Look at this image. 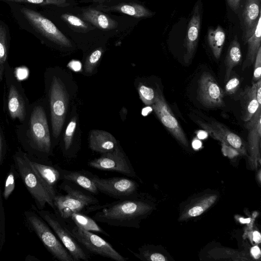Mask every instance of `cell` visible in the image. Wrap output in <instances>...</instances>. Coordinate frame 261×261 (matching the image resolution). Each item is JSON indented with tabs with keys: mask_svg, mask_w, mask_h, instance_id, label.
Masks as SVG:
<instances>
[{
	"mask_svg": "<svg viewBox=\"0 0 261 261\" xmlns=\"http://www.w3.org/2000/svg\"><path fill=\"white\" fill-rule=\"evenodd\" d=\"M150 209L143 196L137 193L112 202L92 205L85 212H96L93 219L110 226L139 228L141 221Z\"/></svg>",
	"mask_w": 261,
	"mask_h": 261,
	"instance_id": "cell-1",
	"label": "cell"
},
{
	"mask_svg": "<svg viewBox=\"0 0 261 261\" xmlns=\"http://www.w3.org/2000/svg\"><path fill=\"white\" fill-rule=\"evenodd\" d=\"M20 27L37 37L56 44L70 47L69 39L49 19L39 12L20 4L8 3Z\"/></svg>",
	"mask_w": 261,
	"mask_h": 261,
	"instance_id": "cell-2",
	"label": "cell"
},
{
	"mask_svg": "<svg viewBox=\"0 0 261 261\" xmlns=\"http://www.w3.org/2000/svg\"><path fill=\"white\" fill-rule=\"evenodd\" d=\"M63 188L65 194L56 195L54 203L55 210L64 220L70 219L73 213H82L84 210L99 203L96 198L74 189L67 184Z\"/></svg>",
	"mask_w": 261,
	"mask_h": 261,
	"instance_id": "cell-3",
	"label": "cell"
},
{
	"mask_svg": "<svg viewBox=\"0 0 261 261\" xmlns=\"http://www.w3.org/2000/svg\"><path fill=\"white\" fill-rule=\"evenodd\" d=\"M15 161L21 176L29 192L42 207L48 204L55 210V196L38 176L25 155H16Z\"/></svg>",
	"mask_w": 261,
	"mask_h": 261,
	"instance_id": "cell-4",
	"label": "cell"
},
{
	"mask_svg": "<svg viewBox=\"0 0 261 261\" xmlns=\"http://www.w3.org/2000/svg\"><path fill=\"white\" fill-rule=\"evenodd\" d=\"M189 117L208 135L221 141L225 147L229 145L236 149L242 148L243 142L241 138L223 123L197 111L191 112Z\"/></svg>",
	"mask_w": 261,
	"mask_h": 261,
	"instance_id": "cell-5",
	"label": "cell"
},
{
	"mask_svg": "<svg viewBox=\"0 0 261 261\" xmlns=\"http://www.w3.org/2000/svg\"><path fill=\"white\" fill-rule=\"evenodd\" d=\"M42 217L57 234L74 261H88L90 259V254L84 249L72 233L64 219L60 216L48 213H44Z\"/></svg>",
	"mask_w": 261,
	"mask_h": 261,
	"instance_id": "cell-6",
	"label": "cell"
},
{
	"mask_svg": "<svg viewBox=\"0 0 261 261\" xmlns=\"http://www.w3.org/2000/svg\"><path fill=\"white\" fill-rule=\"evenodd\" d=\"M49 102L53 134L57 138L64 122L68 95L62 81L55 76L53 77L50 87Z\"/></svg>",
	"mask_w": 261,
	"mask_h": 261,
	"instance_id": "cell-7",
	"label": "cell"
},
{
	"mask_svg": "<svg viewBox=\"0 0 261 261\" xmlns=\"http://www.w3.org/2000/svg\"><path fill=\"white\" fill-rule=\"evenodd\" d=\"M69 229L78 242L89 252L116 261H126L107 241L91 231L82 229L76 226Z\"/></svg>",
	"mask_w": 261,
	"mask_h": 261,
	"instance_id": "cell-8",
	"label": "cell"
},
{
	"mask_svg": "<svg viewBox=\"0 0 261 261\" xmlns=\"http://www.w3.org/2000/svg\"><path fill=\"white\" fill-rule=\"evenodd\" d=\"M92 178L99 192L117 200L129 197L138 193V184L128 178H101L93 174Z\"/></svg>",
	"mask_w": 261,
	"mask_h": 261,
	"instance_id": "cell-9",
	"label": "cell"
},
{
	"mask_svg": "<svg viewBox=\"0 0 261 261\" xmlns=\"http://www.w3.org/2000/svg\"><path fill=\"white\" fill-rule=\"evenodd\" d=\"M88 166L102 171L115 172L135 178V171L124 152L118 146L113 151L89 161Z\"/></svg>",
	"mask_w": 261,
	"mask_h": 261,
	"instance_id": "cell-10",
	"label": "cell"
},
{
	"mask_svg": "<svg viewBox=\"0 0 261 261\" xmlns=\"http://www.w3.org/2000/svg\"><path fill=\"white\" fill-rule=\"evenodd\" d=\"M29 136L39 150L49 152L51 141L47 120L44 110L40 106L34 107L31 114Z\"/></svg>",
	"mask_w": 261,
	"mask_h": 261,
	"instance_id": "cell-11",
	"label": "cell"
},
{
	"mask_svg": "<svg viewBox=\"0 0 261 261\" xmlns=\"http://www.w3.org/2000/svg\"><path fill=\"white\" fill-rule=\"evenodd\" d=\"M155 94L154 101L151 105L155 114L170 134L180 143L187 145L188 142L185 132L173 115L159 86Z\"/></svg>",
	"mask_w": 261,
	"mask_h": 261,
	"instance_id": "cell-12",
	"label": "cell"
},
{
	"mask_svg": "<svg viewBox=\"0 0 261 261\" xmlns=\"http://www.w3.org/2000/svg\"><path fill=\"white\" fill-rule=\"evenodd\" d=\"M29 219L45 247L56 259L60 261H74L60 240L44 222L35 216L30 217Z\"/></svg>",
	"mask_w": 261,
	"mask_h": 261,
	"instance_id": "cell-13",
	"label": "cell"
},
{
	"mask_svg": "<svg viewBox=\"0 0 261 261\" xmlns=\"http://www.w3.org/2000/svg\"><path fill=\"white\" fill-rule=\"evenodd\" d=\"M197 95L199 101L206 108L213 109L225 106L222 89L208 72H203L198 81Z\"/></svg>",
	"mask_w": 261,
	"mask_h": 261,
	"instance_id": "cell-14",
	"label": "cell"
},
{
	"mask_svg": "<svg viewBox=\"0 0 261 261\" xmlns=\"http://www.w3.org/2000/svg\"><path fill=\"white\" fill-rule=\"evenodd\" d=\"M202 5L200 1L195 4L188 24L185 40L186 53L184 59L188 63L192 59L197 48L200 31Z\"/></svg>",
	"mask_w": 261,
	"mask_h": 261,
	"instance_id": "cell-15",
	"label": "cell"
},
{
	"mask_svg": "<svg viewBox=\"0 0 261 261\" xmlns=\"http://www.w3.org/2000/svg\"><path fill=\"white\" fill-rule=\"evenodd\" d=\"M261 0H245L242 11L244 43L252 35L260 14Z\"/></svg>",
	"mask_w": 261,
	"mask_h": 261,
	"instance_id": "cell-16",
	"label": "cell"
},
{
	"mask_svg": "<svg viewBox=\"0 0 261 261\" xmlns=\"http://www.w3.org/2000/svg\"><path fill=\"white\" fill-rule=\"evenodd\" d=\"M89 140L91 149L102 154L112 152L118 146L116 139L112 135L101 130L90 131Z\"/></svg>",
	"mask_w": 261,
	"mask_h": 261,
	"instance_id": "cell-17",
	"label": "cell"
},
{
	"mask_svg": "<svg viewBox=\"0 0 261 261\" xmlns=\"http://www.w3.org/2000/svg\"><path fill=\"white\" fill-rule=\"evenodd\" d=\"M7 104L8 112L12 118H17L20 122L25 120L27 108L24 97L13 83L9 87Z\"/></svg>",
	"mask_w": 261,
	"mask_h": 261,
	"instance_id": "cell-18",
	"label": "cell"
},
{
	"mask_svg": "<svg viewBox=\"0 0 261 261\" xmlns=\"http://www.w3.org/2000/svg\"><path fill=\"white\" fill-rule=\"evenodd\" d=\"M241 107L242 119L245 122L248 121L261 106L256 98V82L251 86L246 87L239 94Z\"/></svg>",
	"mask_w": 261,
	"mask_h": 261,
	"instance_id": "cell-19",
	"label": "cell"
},
{
	"mask_svg": "<svg viewBox=\"0 0 261 261\" xmlns=\"http://www.w3.org/2000/svg\"><path fill=\"white\" fill-rule=\"evenodd\" d=\"M59 170L61 178L64 180L73 182L92 194H98L99 191L92 180V173L85 170L73 171L62 169Z\"/></svg>",
	"mask_w": 261,
	"mask_h": 261,
	"instance_id": "cell-20",
	"label": "cell"
},
{
	"mask_svg": "<svg viewBox=\"0 0 261 261\" xmlns=\"http://www.w3.org/2000/svg\"><path fill=\"white\" fill-rule=\"evenodd\" d=\"M28 162L41 180L55 196V187L61 178L59 169L50 166L32 162L29 158Z\"/></svg>",
	"mask_w": 261,
	"mask_h": 261,
	"instance_id": "cell-21",
	"label": "cell"
},
{
	"mask_svg": "<svg viewBox=\"0 0 261 261\" xmlns=\"http://www.w3.org/2000/svg\"><path fill=\"white\" fill-rule=\"evenodd\" d=\"M261 42V15L259 16L257 23L252 35L245 43H247V52L246 60L242 65V70L249 67L254 64Z\"/></svg>",
	"mask_w": 261,
	"mask_h": 261,
	"instance_id": "cell-22",
	"label": "cell"
},
{
	"mask_svg": "<svg viewBox=\"0 0 261 261\" xmlns=\"http://www.w3.org/2000/svg\"><path fill=\"white\" fill-rule=\"evenodd\" d=\"M83 19L103 30H111L117 27V22L105 13L92 8H88L82 14Z\"/></svg>",
	"mask_w": 261,
	"mask_h": 261,
	"instance_id": "cell-23",
	"label": "cell"
},
{
	"mask_svg": "<svg viewBox=\"0 0 261 261\" xmlns=\"http://www.w3.org/2000/svg\"><path fill=\"white\" fill-rule=\"evenodd\" d=\"M242 55L240 44L237 36H235L227 49L225 60V81L229 79L232 69L239 65L242 61Z\"/></svg>",
	"mask_w": 261,
	"mask_h": 261,
	"instance_id": "cell-24",
	"label": "cell"
},
{
	"mask_svg": "<svg viewBox=\"0 0 261 261\" xmlns=\"http://www.w3.org/2000/svg\"><path fill=\"white\" fill-rule=\"evenodd\" d=\"M106 10L116 11L136 18L151 17L154 13L142 5L136 3H123L105 8Z\"/></svg>",
	"mask_w": 261,
	"mask_h": 261,
	"instance_id": "cell-25",
	"label": "cell"
},
{
	"mask_svg": "<svg viewBox=\"0 0 261 261\" xmlns=\"http://www.w3.org/2000/svg\"><path fill=\"white\" fill-rule=\"evenodd\" d=\"M225 33L220 25L208 29L207 40L212 52L216 59H219L225 40Z\"/></svg>",
	"mask_w": 261,
	"mask_h": 261,
	"instance_id": "cell-26",
	"label": "cell"
},
{
	"mask_svg": "<svg viewBox=\"0 0 261 261\" xmlns=\"http://www.w3.org/2000/svg\"><path fill=\"white\" fill-rule=\"evenodd\" d=\"M9 32L6 24L0 20V81L3 80L7 64Z\"/></svg>",
	"mask_w": 261,
	"mask_h": 261,
	"instance_id": "cell-27",
	"label": "cell"
},
{
	"mask_svg": "<svg viewBox=\"0 0 261 261\" xmlns=\"http://www.w3.org/2000/svg\"><path fill=\"white\" fill-rule=\"evenodd\" d=\"M78 227L91 232H96L110 237L109 234L100 227L96 221L82 213L72 214L70 218Z\"/></svg>",
	"mask_w": 261,
	"mask_h": 261,
	"instance_id": "cell-28",
	"label": "cell"
},
{
	"mask_svg": "<svg viewBox=\"0 0 261 261\" xmlns=\"http://www.w3.org/2000/svg\"><path fill=\"white\" fill-rule=\"evenodd\" d=\"M8 3L27 4L40 6L53 5L65 7L69 5L66 0H0Z\"/></svg>",
	"mask_w": 261,
	"mask_h": 261,
	"instance_id": "cell-29",
	"label": "cell"
},
{
	"mask_svg": "<svg viewBox=\"0 0 261 261\" xmlns=\"http://www.w3.org/2000/svg\"><path fill=\"white\" fill-rule=\"evenodd\" d=\"M76 126V118L73 117L67 126L64 136V149L67 156L68 151L71 150L73 143V138Z\"/></svg>",
	"mask_w": 261,
	"mask_h": 261,
	"instance_id": "cell-30",
	"label": "cell"
},
{
	"mask_svg": "<svg viewBox=\"0 0 261 261\" xmlns=\"http://www.w3.org/2000/svg\"><path fill=\"white\" fill-rule=\"evenodd\" d=\"M138 89L140 97L143 103L147 106H151L154 102L155 96L154 90L143 84H140Z\"/></svg>",
	"mask_w": 261,
	"mask_h": 261,
	"instance_id": "cell-31",
	"label": "cell"
},
{
	"mask_svg": "<svg viewBox=\"0 0 261 261\" xmlns=\"http://www.w3.org/2000/svg\"><path fill=\"white\" fill-rule=\"evenodd\" d=\"M101 48L93 51L87 58L85 64V70L87 73H92L98 63L102 54Z\"/></svg>",
	"mask_w": 261,
	"mask_h": 261,
	"instance_id": "cell-32",
	"label": "cell"
},
{
	"mask_svg": "<svg viewBox=\"0 0 261 261\" xmlns=\"http://www.w3.org/2000/svg\"><path fill=\"white\" fill-rule=\"evenodd\" d=\"M61 18L68 24L74 27L83 29H87L88 28L87 24L82 19L76 16L63 14L61 15Z\"/></svg>",
	"mask_w": 261,
	"mask_h": 261,
	"instance_id": "cell-33",
	"label": "cell"
},
{
	"mask_svg": "<svg viewBox=\"0 0 261 261\" xmlns=\"http://www.w3.org/2000/svg\"><path fill=\"white\" fill-rule=\"evenodd\" d=\"M254 64L252 83H255L261 80V47L258 50Z\"/></svg>",
	"mask_w": 261,
	"mask_h": 261,
	"instance_id": "cell-34",
	"label": "cell"
},
{
	"mask_svg": "<svg viewBox=\"0 0 261 261\" xmlns=\"http://www.w3.org/2000/svg\"><path fill=\"white\" fill-rule=\"evenodd\" d=\"M240 86V81L238 77L234 76L228 79L225 86V93L227 95L234 94Z\"/></svg>",
	"mask_w": 261,
	"mask_h": 261,
	"instance_id": "cell-35",
	"label": "cell"
},
{
	"mask_svg": "<svg viewBox=\"0 0 261 261\" xmlns=\"http://www.w3.org/2000/svg\"><path fill=\"white\" fill-rule=\"evenodd\" d=\"M14 188L15 179L14 174L12 172H10L6 179L4 191V196L6 199L9 197L13 191Z\"/></svg>",
	"mask_w": 261,
	"mask_h": 261,
	"instance_id": "cell-36",
	"label": "cell"
},
{
	"mask_svg": "<svg viewBox=\"0 0 261 261\" xmlns=\"http://www.w3.org/2000/svg\"><path fill=\"white\" fill-rule=\"evenodd\" d=\"M242 0H226L230 8L236 13L238 14L240 9Z\"/></svg>",
	"mask_w": 261,
	"mask_h": 261,
	"instance_id": "cell-37",
	"label": "cell"
},
{
	"mask_svg": "<svg viewBox=\"0 0 261 261\" xmlns=\"http://www.w3.org/2000/svg\"><path fill=\"white\" fill-rule=\"evenodd\" d=\"M205 209V207L196 205L189 211L188 214L191 217L197 216L201 215Z\"/></svg>",
	"mask_w": 261,
	"mask_h": 261,
	"instance_id": "cell-38",
	"label": "cell"
},
{
	"mask_svg": "<svg viewBox=\"0 0 261 261\" xmlns=\"http://www.w3.org/2000/svg\"><path fill=\"white\" fill-rule=\"evenodd\" d=\"M256 98L259 105H261V80L256 82Z\"/></svg>",
	"mask_w": 261,
	"mask_h": 261,
	"instance_id": "cell-39",
	"label": "cell"
},
{
	"mask_svg": "<svg viewBox=\"0 0 261 261\" xmlns=\"http://www.w3.org/2000/svg\"><path fill=\"white\" fill-rule=\"evenodd\" d=\"M251 253L255 258H258L260 256V249L257 246H255L251 248Z\"/></svg>",
	"mask_w": 261,
	"mask_h": 261,
	"instance_id": "cell-40",
	"label": "cell"
},
{
	"mask_svg": "<svg viewBox=\"0 0 261 261\" xmlns=\"http://www.w3.org/2000/svg\"><path fill=\"white\" fill-rule=\"evenodd\" d=\"M253 238L255 242L259 243L260 242L261 236L259 232L257 231H254L253 233Z\"/></svg>",
	"mask_w": 261,
	"mask_h": 261,
	"instance_id": "cell-41",
	"label": "cell"
},
{
	"mask_svg": "<svg viewBox=\"0 0 261 261\" xmlns=\"http://www.w3.org/2000/svg\"><path fill=\"white\" fill-rule=\"evenodd\" d=\"M192 146L194 149H197L201 147V143L200 141L196 140L193 142Z\"/></svg>",
	"mask_w": 261,
	"mask_h": 261,
	"instance_id": "cell-42",
	"label": "cell"
},
{
	"mask_svg": "<svg viewBox=\"0 0 261 261\" xmlns=\"http://www.w3.org/2000/svg\"><path fill=\"white\" fill-rule=\"evenodd\" d=\"M198 137L200 139H204L206 137V135L204 132L200 131V132L198 134Z\"/></svg>",
	"mask_w": 261,
	"mask_h": 261,
	"instance_id": "cell-43",
	"label": "cell"
},
{
	"mask_svg": "<svg viewBox=\"0 0 261 261\" xmlns=\"http://www.w3.org/2000/svg\"><path fill=\"white\" fill-rule=\"evenodd\" d=\"M2 145H3V136H2V133L0 132V159H1V156Z\"/></svg>",
	"mask_w": 261,
	"mask_h": 261,
	"instance_id": "cell-44",
	"label": "cell"
},
{
	"mask_svg": "<svg viewBox=\"0 0 261 261\" xmlns=\"http://www.w3.org/2000/svg\"><path fill=\"white\" fill-rule=\"evenodd\" d=\"M240 221L242 223H248L250 222V218H247V219L241 218V219H240Z\"/></svg>",
	"mask_w": 261,
	"mask_h": 261,
	"instance_id": "cell-45",
	"label": "cell"
}]
</instances>
